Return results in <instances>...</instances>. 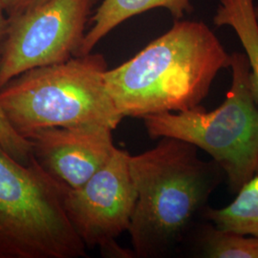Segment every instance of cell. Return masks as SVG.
Segmentation results:
<instances>
[{"label": "cell", "mask_w": 258, "mask_h": 258, "mask_svg": "<svg viewBox=\"0 0 258 258\" xmlns=\"http://www.w3.org/2000/svg\"><path fill=\"white\" fill-rule=\"evenodd\" d=\"M203 217L222 230L258 237V174L240 188L230 205L220 209L208 207Z\"/></svg>", "instance_id": "obj_11"}, {"label": "cell", "mask_w": 258, "mask_h": 258, "mask_svg": "<svg viewBox=\"0 0 258 258\" xmlns=\"http://www.w3.org/2000/svg\"><path fill=\"white\" fill-rule=\"evenodd\" d=\"M194 231L197 257L258 258L256 236L222 230L210 221L196 225Z\"/></svg>", "instance_id": "obj_12"}, {"label": "cell", "mask_w": 258, "mask_h": 258, "mask_svg": "<svg viewBox=\"0 0 258 258\" xmlns=\"http://www.w3.org/2000/svg\"><path fill=\"white\" fill-rule=\"evenodd\" d=\"M254 0H220L213 16L217 27H231L249 60L251 92L258 104V23Z\"/></svg>", "instance_id": "obj_10"}, {"label": "cell", "mask_w": 258, "mask_h": 258, "mask_svg": "<svg viewBox=\"0 0 258 258\" xmlns=\"http://www.w3.org/2000/svg\"><path fill=\"white\" fill-rule=\"evenodd\" d=\"M63 187L33 156L24 165L0 144V258L86 256L64 211Z\"/></svg>", "instance_id": "obj_5"}, {"label": "cell", "mask_w": 258, "mask_h": 258, "mask_svg": "<svg viewBox=\"0 0 258 258\" xmlns=\"http://www.w3.org/2000/svg\"><path fill=\"white\" fill-rule=\"evenodd\" d=\"M113 129L103 125L39 129L28 134L32 156L59 184L78 188L109 160Z\"/></svg>", "instance_id": "obj_8"}, {"label": "cell", "mask_w": 258, "mask_h": 258, "mask_svg": "<svg viewBox=\"0 0 258 258\" xmlns=\"http://www.w3.org/2000/svg\"><path fill=\"white\" fill-rule=\"evenodd\" d=\"M159 140L154 148L129 158L137 199L127 231L137 257H166L175 251L225 176L216 162L199 158L192 145Z\"/></svg>", "instance_id": "obj_2"}, {"label": "cell", "mask_w": 258, "mask_h": 258, "mask_svg": "<svg viewBox=\"0 0 258 258\" xmlns=\"http://www.w3.org/2000/svg\"><path fill=\"white\" fill-rule=\"evenodd\" d=\"M231 61L203 21L178 19L127 61L108 69L104 80L120 115L143 119L201 105Z\"/></svg>", "instance_id": "obj_1"}, {"label": "cell", "mask_w": 258, "mask_h": 258, "mask_svg": "<svg viewBox=\"0 0 258 258\" xmlns=\"http://www.w3.org/2000/svg\"><path fill=\"white\" fill-rule=\"evenodd\" d=\"M102 54L73 56L37 67L0 89V104L22 137L39 129L103 125L116 129L123 117L106 88Z\"/></svg>", "instance_id": "obj_3"}, {"label": "cell", "mask_w": 258, "mask_h": 258, "mask_svg": "<svg viewBox=\"0 0 258 258\" xmlns=\"http://www.w3.org/2000/svg\"><path fill=\"white\" fill-rule=\"evenodd\" d=\"M254 11H255V17H256V19H257L258 23V5H255V8H254Z\"/></svg>", "instance_id": "obj_16"}, {"label": "cell", "mask_w": 258, "mask_h": 258, "mask_svg": "<svg viewBox=\"0 0 258 258\" xmlns=\"http://www.w3.org/2000/svg\"><path fill=\"white\" fill-rule=\"evenodd\" d=\"M127 151L115 148L107 163L82 186L63 187L66 215L86 248L112 257H132L116 239L128 231L137 194Z\"/></svg>", "instance_id": "obj_7"}, {"label": "cell", "mask_w": 258, "mask_h": 258, "mask_svg": "<svg viewBox=\"0 0 258 258\" xmlns=\"http://www.w3.org/2000/svg\"><path fill=\"white\" fill-rule=\"evenodd\" d=\"M231 87L214 110L202 105L182 112L149 115L144 125L151 139L174 138L207 152L228 179L231 192L258 174V104L251 92L249 60L231 54Z\"/></svg>", "instance_id": "obj_4"}, {"label": "cell", "mask_w": 258, "mask_h": 258, "mask_svg": "<svg viewBox=\"0 0 258 258\" xmlns=\"http://www.w3.org/2000/svg\"><path fill=\"white\" fill-rule=\"evenodd\" d=\"M99 0H47L11 18L1 46L0 89L28 70L79 55Z\"/></svg>", "instance_id": "obj_6"}, {"label": "cell", "mask_w": 258, "mask_h": 258, "mask_svg": "<svg viewBox=\"0 0 258 258\" xmlns=\"http://www.w3.org/2000/svg\"><path fill=\"white\" fill-rule=\"evenodd\" d=\"M6 14L7 13L0 1V40L5 38L9 28L10 19L6 17Z\"/></svg>", "instance_id": "obj_15"}, {"label": "cell", "mask_w": 258, "mask_h": 258, "mask_svg": "<svg viewBox=\"0 0 258 258\" xmlns=\"http://www.w3.org/2000/svg\"><path fill=\"white\" fill-rule=\"evenodd\" d=\"M1 55V47H0ZM0 144L4 149L20 163L28 165L32 159V147L27 139L22 137L12 126L0 104Z\"/></svg>", "instance_id": "obj_13"}, {"label": "cell", "mask_w": 258, "mask_h": 258, "mask_svg": "<svg viewBox=\"0 0 258 258\" xmlns=\"http://www.w3.org/2000/svg\"><path fill=\"white\" fill-rule=\"evenodd\" d=\"M159 8L167 10L175 20L194 11L190 0H102L90 19L92 27L86 32L78 55L92 53L103 37L125 20Z\"/></svg>", "instance_id": "obj_9"}, {"label": "cell", "mask_w": 258, "mask_h": 258, "mask_svg": "<svg viewBox=\"0 0 258 258\" xmlns=\"http://www.w3.org/2000/svg\"><path fill=\"white\" fill-rule=\"evenodd\" d=\"M9 19L18 16L19 14L40 5L47 0H0Z\"/></svg>", "instance_id": "obj_14"}]
</instances>
